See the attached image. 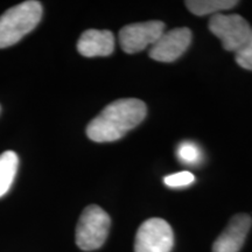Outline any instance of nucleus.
<instances>
[{
	"mask_svg": "<svg viewBox=\"0 0 252 252\" xmlns=\"http://www.w3.org/2000/svg\"><path fill=\"white\" fill-rule=\"evenodd\" d=\"M146 104L138 98H121L105 106L87 126V135L94 143L119 140L144 121Z\"/></svg>",
	"mask_w": 252,
	"mask_h": 252,
	"instance_id": "f257e3e1",
	"label": "nucleus"
},
{
	"mask_svg": "<svg viewBox=\"0 0 252 252\" xmlns=\"http://www.w3.org/2000/svg\"><path fill=\"white\" fill-rule=\"evenodd\" d=\"M42 6L35 0H27L0 15V48L13 46L40 23Z\"/></svg>",
	"mask_w": 252,
	"mask_h": 252,
	"instance_id": "f03ea898",
	"label": "nucleus"
},
{
	"mask_svg": "<svg viewBox=\"0 0 252 252\" xmlns=\"http://www.w3.org/2000/svg\"><path fill=\"white\" fill-rule=\"evenodd\" d=\"M111 219L102 208L91 204L83 210L76 226V244L83 251L99 249L108 238Z\"/></svg>",
	"mask_w": 252,
	"mask_h": 252,
	"instance_id": "7ed1b4c3",
	"label": "nucleus"
},
{
	"mask_svg": "<svg viewBox=\"0 0 252 252\" xmlns=\"http://www.w3.org/2000/svg\"><path fill=\"white\" fill-rule=\"evenodd\" d=\"M209 30L222 41L228 52H238L250 35L252 27L239 14H214L209 20Z\"/></svg>",
	"mask_w": 252,
	"mask_h": 252,
	"instance_id": "20e7f679",
	"label": "nucleus"
},
{
	"mask_svg": "<svg viewBox=\"0 0 252 252\" xmlns=\"http://www.w3.org/2000/svg\"><path fill=\"white\" fill-rule=\"evenodd\" d=\"M174 244L172 226L165 220L149 219L139 226L134 241V252H171Z\"/></svg>",
	"mask_w": 252,
	"mask_h": 252,
	"instance_id": "39448f33",
	"label": "nucleus"
},
{
	"mask_svg": "<svg viewBox=\"0 0 252 252\" xmlns=\"http://www.w3.org/2000/svg\"><path fill=\"white\" fill-rule=\"evenodd\" d=\"M165 24L162 21H145L126 25L119 32L122 49L127 54H134L154 45L163 34Z\"/></svg>",
	"mask_w": 252,
	"mask_h": 252,
	"instance_id": "423d86ee",
	"label": "nucleus"
},
{
	"mask_svg": "<svg viewBox=\"0 0 252 252\" xmlns=\"http://www.w3.org/2000/svg\"><path fill=\"white\" fill-rule=\"evenodd\" d=\"M191 42V32L187 27L163 32L159 40L150 49V58L159 62H173L178 60Z\"/></svg>",
	"mask_w": 252,
	"mask_h": 252,
	"instance_id": "0eeeda50",
	"label": "nucleus"
},
{
	"mask_svg": "<svg viewBox=\"0 0 252 252\" xmlns=\"http://www.w3.org/2000/svg\"><path fill=\"white\" fill-rule=\"evenodd\" d=\"M252 219L248 214H237L230 220L229 224L213 245V252H239L243 247Z\"/></svg>",
	"mask_w": 252,
	"mask_h": 252,
	"instance_id": "6e6552de",
	"label": "nucleus"
},
{
	"mask_svg": "<svg viewBox=\"0 0 252 252\" xmlns=\"http://www.w3.org/2000/svg\"><path fill=\"white\" fill-rule=\"evenodd\" d=\"M115 49V36L110 31L88 30L77 42V50L86 58L111 55Z\"/></svg>",
	"mask_w": 252,
	"mask_h": 252,
	"instance_id": "1a4fd4ad",
	"label": "nucleus"
},
{
	"mask_svg": "<svg viewBox=\"0 0 252 252\" xmlns=\"http://www.w3.org/2000/svg\"><path fill=\"white\" fill-rule=\"evenodd\" d=\"M19 166V158L13 151L0 154V197L7 193L13 184Z\"/></svg>",
	"mask_w": 252,
	"mask_h": 252,
	"instance_id": "9d476101",
	"label": "nucleus"
},
{
	"mask_svg": "<svg viewBox=\"0 0 252 252\" xmlns=\"http://www.w3.org/2000/svg\"><path fill=\"white\" fill-rule=\"evenodd\" d=\"M185 4L193 14L207 15L234 8L238 1L236 0H188Z\"/></svg>",
	"mask_w": 252,
	"mask_h": 252,
	"instance_id": "9b49d317",
	"label": "nucleus"
},
{
	"mask_svg": "<svg viewBox=\"0 0 252 252\" xmlns=\"http://www.w3.org/2000/svg\"><path fill=\"white\" fill-rule=\"evenodd\" d=\"M178 158L181 162L186 165H195V163L200 162L202 152H201L200 147L196 144L191 143V141H184L179 145L178 147Z\"/></svg>",
	"mask_w": 252,
	"mask_h": 252,
	"instance_id": "f8f14e48",
	"label": "nucleus"
},
{
	"mask_svg": "<svg viewBox=\"0 0 252 252\" xmlns=\"http://www.w3.org/2000/svg\"><path fill=\"white\" fill-rule=\"evenodd\" d=\"M235 54L236 62L239 67L247 69V70H252V30L247 42Z\"/></svg>",
	"mask_w": 252,
	"mask_h": 252,
	"instance_id": "ddd939ff",
	"label": "nucleus"
},
{
	"mask_svg": "<svg viewBox=\"0 0 252 252\" xmlns=\"http://www.w3.org/2000/svg\"><path fill=\"white\" fill-rule=\"evenodd\" d=\"M195 181V176L190 172H179L174 174L167 175L163 178V182L168 187L172 188H182L187 187Z\"/></svg>",
	"mask_w": 252,
	"mask_h": 252,
	"instance_id": "4468645a",
	"label": "nucleus"
}]
</instances>
